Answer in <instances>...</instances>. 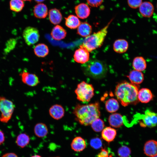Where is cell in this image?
<instances>
[{"label": "cell", "instance_id": "1", "mask_svg": "<svg viewBox=\"0 0 157 157\" xmlns=\"http://www.w3.org/2000/svg\"><path fill=\"white\" fill-rule=\"evenodd\" d=\"M72 113L75 117V120L81 125L84 126L91 125L94 120L100 116L99 103L96 102L88 104H77Z\"/></svg>", "mask_w": 157, "mask_h": 157}, {"label": "cell", "instance_id": "2", "mask_svg": "<svg viewBox=\"0 0 157 157\" xmlns=\"http://www.w3.org/2000/svg\"><path fill=\"white\" fill-rule=\"evenodd\" d=\"M139 85L123 81L116 86L115 94L118 100L124 106L136 105L139 102L138 93Z\"/></svg>", "mask_w": 157, "mask_h": 157}, {"label": "cell", "instance_id": "3", "mask_svg": "<svg viewBox=\"0 0 157 157\" xmlns=\"http://www.w3.org/2000/svg\"><path fill=\"white\" fill-rule=\"evenodd\" d=\"M84 74L95 79H100L106 76L108 67L104 62L97 59L89 60L82 66Z\"/></svg>", "mask_w": 157, "mask_h": 157}, {"label": "cell", "instance_id": "4", "mask_svg": "<svg viewBox=\"0 0 157 157\" xmlns=\"http://www.w3.org/2000/svg\"><path fill=\"white\" fill-rule=\"evenodd\" d=\"M113 19L100 31L85 38L82 45L89 52H92L102 45L108 33V28Z\"/></svg>", "mask_w": 157, "mask_h": 157}, {"label": "cell", "instance_id": "5", "mask_svg": "<svg viewBox=\"0 0 157 157\" xmlns=\"http://www.w3.org/2000/svg\"><path fill=\"white\" fill-rule=\"evenodd\" d=\"M94 92L92 85L84 81L78 84L74 90L77 99L83 102H89L94 95Z\"/></svg>", "mask_w": 157, "mask_h": 157}, {"label": "cell", "instance_id": "6", "mask_svg": "<svg viewBox=\"0 0 157 157\" xmlns=\"http://www.w3.org/2000/svg\"><path fill=\"white\" fill-rule=\"evenodd\" d=\"M14 108L11 101L0 96V121L3 123L8 122L11 117Z\"/></svg>", "mask_w": 157, "mask_h": 157}, {"label": "cell", "instance_id": "7", "mask_svg": "<svg viewBox=\"0 0 157 157\" xmlns=\"http://www.w3.org/2000/svg\"><path fill=\"white\" fill-rule=\"evenodd\" d=\"M22 35L25 42L28 46L36 43L38 42L40 38L38 30L31 26H28L24 29Z\"/></svg>", "mask_w": 157, "mask_h": 157}, {"label": "cell", "instance_id": "8", "mask_svg": "<svg viewBox=\"0 0 157 157\" xmlns=\"http://www.w3.org/2000/svg\"><path fill=\"white\" fill-rule=\"evenodd\" d=\"M142 121L140 123L142 127L153 128L157 125V114L149 110L145 111L142 116Z\"/></svg>", "mask_w": 157, "mask_h": 157}, {"label": "cell", "instance_id": "9", "mask_svg": "<svg viewBox=\"0 0 157 157\" xmlns=\"http://www.w3.org/2000/svg\"><path fill=\"white\" fill-rule=\"evenodd\" d=\"M89 52L81 44L80 46V48L76 50L74 52V60L78 63L82 64L85 63L89 60Z\"/></svg>", "mask_w": 157, "mask_h": 157}, {"label": "cell", "instance_id": "10", "mask_svg": "<svg viewBox=\"0 0 157 157\" xmlns=\"http://www.w3.org/2000/svg\"><path fill=\"white\" fill-rule=\"evenodd\" d=\"M20 75L22 82L29 86H35L40 83L38 77L34 74L24 71Z\"/></svg>", "mask_w": 157, "mask_h": 157}, {"label": "cell", "instance_id": "11", "mask_svg": "<svg viewBox=\"0 0 157 157\" xmlns=\"http://www.w3.org/2000/svg\"><path fill=\"white\" fill-rule=\"evenodd\" d=\"M49 113L52 118L55 120H58L64 116L65 109L61 105L55 104L52 105L49 108Z\"/></svg>", "mask_w": 157, "mask_h": 157}, {"label": "cell", "instance_id": "12", "mask_svg": "<svg viewBox=\"0 0 157 157\" xmlns=\"http://www.w3.org/2000/svg\"><path fill=\"white\" fill-rule=\"evenodd\" d=\"M144 153L149 157L157 155V141L154 140H150L146 142L144 147Z\"/></svg>", "mask_w": 157, "mask_h": 157}, {"label": "cell", "instance_id": "13", "mask_svg": "<svg viewBox=\"0 0 157 157\" xmlns=\"http://www.w3.org/2000/svg\"><path fill=\"white\" fill-rule=\"evenodd\" d=\"M153 98L154 95L149 89L143 88L138 91V99L139 101L142 103H148L152 100Z\"/></svg>", "mask_w": 157, "mask_h": 157}, {"label": "cell", "instance_id": "14", "mask_svg": "<svg viewBox=\"0 0 157 157\" xmlns=\"http://www.w3.org/2000/svg\"><path fill=\"white\" fill-rule=\"evenodd\" d=\"M139 8L140 13L144 17H150L154 12V7L153 4L149 1L142 2Z\"/></svg>", "mask_w": 157, "mask_h": 157}, {"label": "cell", "instance_id": "15", "mask_svg": "<svg viewBox=\"0 0 157 157\" xmlns=\"http://www.w3.org/2000/svg\"><path fill=\"white\" fill-rule=\"evenodd\" d=\"M75 11L77 17L81 19L87 18L90 11L89 6L84 3H81L75 6Z\"/></svg>", "mask_w": 157, "mask_h": 157}, {"label": "cell", "instance_id": "16", "mask_svg": "<svg viewBox=\"0 0 157 157\" xmlns=\"http://www.w3.org/2000/svg\"><path fill=\"white\" fill-rule=\"evenodd\" d=\"M71 146L72 149L76 152H81L86 147V144L85 140L82 137L78 136L72 140Z\"/></svg>", "mask_w": 157, "mask_h": 157}, {"label": "cell", "instance_id": "17", "mask_svg": "<svg viewBox=\"0 0 157 157\" xmlns=\"http://www.w3.org/2000/svg\"><path fill=\"white\" fill-rule=\"evenodd\" d=\"M117 135L116 130L110 127L104 128L101 133L102 139L108 143L113 141Z\"/></svg>", "mask_w": 157, "mask_h": 157}, {"label": "cell", "instance_id": "18", "mask_svg": "<svg viewBox=\"0 0 157 157\" xmlns=\"http://www.w3.org/2000/svg\"><path fill=\"white\" fill-rule=\"evenodd\" d=\"M108 122L110 125L113 127L118 128L123 124V117L119 113H113L109 116Z\"/></svg>", "mask_w": 157, "mask_h": 157}, {"label": "cell", "instance_id": "19", "mask_svg": "<svg viewBox=\"0 0 157 157\" xmlns=\"http://www.w3.org/2000/svg\"><path fill=\"white\" fill-rule=\"evenodd\" d=\"M131 83L136 85L142 83L144 80V75L141 71L134 70L131 71L127 76Z\"/></svg>", "mask_w": 157, "mask_h": 157}, {"label": "cell", "instance_id": "20", "mask_svg": "<svg viewBox=\"0 0 157 157\" xmlns=\"http://www.w3.org/2000/svg\"><path fill=\"white\" fill-rule=\"evenodd\" d=\"M67 32L61 26L57 25L52 29L51 35L54 40H60L64 39L66 36Z\"/></svg>", "mask_w": 157, "mask_h": 157}, {"label": "cell", "instance_id": "21", "mask_svg": "<svg viewBox=\"0 0 157 157\" xmlns=\"http://www.w3.org/2000/svg\"><path fill=\"white\" fill-rule=\"evenodd\" d=\"M33 13L35 17L37 18H45L48 14L47 8L45 4L39 3L35 6Z\"/></svg>", "mask_w": 157, "mask_h": 157}, {"label": "cell", "instance_id": "22", "mask_svg": "<svg viewBox=\"0 0 157 157\" xmlns=\"http://www.w3.org/2000/svg\"><path fill=\"white\" fill-rule=\"evenodd\" d=\"M129 44L127 41L124 39H119L115 41L113 45L114 51L118 53H123L126 51Z\"/></svg>", "mask_w": 157, "mask_h": 157}, {"label": "cell", "instance_id": "23", "mask_svg": "<svg viewBox=\"0 0 157 157\" xmlns=\"http://www.w3.org/2000/svg\"><path fill=\"white\" fill-rule=\"evenodd\" d=\"M34 133L35 135L40 138L45 137L48 133V129L46 125L43 123L36 124L34 127Z\"/></svg>", "mask_w": 157, "mask_h": 157}, {"label": "cell", "instance_id": "24", "mask_svg": "<svg viewBox=\"0 0 157 157\" xmlns=\"http://www.w3.org/2000/svg\"><path fill=\"white\" fill-rule=\"evenodd\" d=\"M92 27L88 23L84 22L81 23L77 28V33L83 37H87L90 35Z\"/></svg>", "mask_w": 157, "mask_h": 157}, {"label": "cell", "instance_id": "25", "mask_svg": "<svg viewBox=\"0 0 157 157\" xmlns=\"http://www.w3.org/2000/svg\"><path fill=\"white\" fill-rule=\"evenodd\" d=\"M49 20L52 24H58L61 21L62 16L59 10L56 8L51 9L49 10Z\"/></svg>", "mask_w": 157, "mask_h": 157}, {"label": "cell", "instance_id": "26", "mask_svg": "<svg viewBox=\"0 0 157 157\" xmlns=\"http://www.w3.org/2000/svg\"><path fill=\"white\" fill-rule=\"evenodd\" d=\"M132 65L135 70L141 72L145 70L147 67L146 61L141 56L135 57L133 60Z\"/></svg>", "mask_w": 157, "mask_h": 157}, {"label": "cell", "instance_id": "27", "mask_svg": "<svg viewBox=\"0 0 157 157\" xmlns=\"http://www.w3.org/2000/svg\"><path fill=\"white\" fill-rule=\"evenodd\" d=\"M65 19V25L72 29L77 28L81 23L78 18L73 15H70Z\"/></svg>", "mask_w": 157, "mask_h": 157}, {"label": "cell", "instance_id": "28", "mask_svg": "<svg viewBox=\"0 0 157 157\" xmlns=\"http://www.w3.org/2000/svg\"><path fill=\"white\" fill-rule=\"evenodd\" d=\"M105 107L107 112L113 113L117 111L118 110L119 104L118 101L116 99L111 98L106 101Z\"/></svg>", "mask_w": 157, "mask_h": 157}, {"label": "cell", "instance_id": "29", "mask_svg": "<svg viewBox=\"0 0 157 157\" xmlns=\"http://www.w3.org/2000/svg\"><path fill=\"white\" fill-rule=\"evenodd\" d=\"M34 51L37 56L39 57H44L48 54L49 49L46 45L43 43H40L35 46Z\"/></svg>", "mask_w": 157, "mask_h": 157}, {"label": "cell", "instance_id": "30", "mask_svg": "<svg viewBox=\"0 0 157 157\" xmlns=\"http://www.w3.org/2000/svg\"><path fill=\"white\" fill-rule=\"evenodd\" d=\"M30 139L29 136L25 133H22L17 136L16 143L19 147L23 148L29 143Z\"/></svg>", "mask_w": 157, "mask_h": 157}, {"label": "cell", "instance_id": "31", "mask_svg": "<svg viewBox=\"0 0 157 157\" xmlns=\"http://www.w3.org/2000/svg\"><path fill=\"white\" fill-rule=\"evenodd\" d=\"M23 1L22 0H10V9L16 12L21 11L24 6Z\"/></svg>", "mask_w": 157, "mask_h": 157}, {"label": "cell", "instance_id": "32", "mask_svg": "<svg viewBox=\"0 0 157 157\" xmlns=\"http://www.w3.org/2000/svg\"><path fill=\"white\" fill-rule=\"evenodd\" d=\"M93 130L96 132H100L102 131L105 127L103 121L99 118L94 120L91 124Z\"/></svg>", "mask_w": 157, "mask_h": 157}, {"label": "cell", "instance_id": "33", "mask_svg": "<svg viewBox=\"0 0 157 157\" xmlns=\"http://www.w3.org/2000/svg\"><path fill=\"white\" fill-rule=\"evenodd\" d=\"M131 154L130 148L126 145L121 146L117 150V154L119 157H130Z\"/></svg>", "mask_w": 157, "mask_h": 157}, {"label": "cell", "instance_id": "34", "mask_svg": "<svg viewBox=\"0 0 157 157\" xmlns=\"http://www.w3.org/2000/svg\"><path fill=\"white\" fill-rule=\"evenodd\" d=\"M17 42L15 38H11L7 40L4 49L5 53H8L13 50L15 48Z\"/></svg>", "mask_w": 157, "mask_h": 157}, {"label": "cell", "instance_id": "35", "mask_svg": "<svg viewBox=\"0 0 157 157\" xmlns=\"http://www.w3.org/2000/svg\"><path fill=\"white\" fill-rule=\"evenodd\" d=\"M90 144L91 147L95 149H99L102 147V142L101 140L98 137L92 139L90 141Z\"/></svg>", "mask_w": 157, "mask_h": 157}, {"label": "cell", "instance_id": "36", "mask_svg": "<svg viewBox=\"0 0 157 157\" xmlns=\"http://www.w3.org/2000/svg\"><path fill=\"white\" fill-rule=\"evenodd\" d=\"M142 3V0H128L129 6L132 8L139 7Z\"/></svg>", "mask_w": 157, "mask_h": 157}, {"label": "cell", "instance_id": "37", "mask_svg": "<svg viewBox=\"0 0 157 157\" xmlns=\"http://www.w3.org/2000/svg\"><path fill=\"white\" fill-rule=\"evenodd\" d=\"M112 154L109 153V151L105 148H102L100 151L97 155V157H113Z\"/></svg>", "mask_w": 157, "mask_h": 157}, {"label": "cell", "instance_id": "38", "mask_svg": "<svg viewBox=\"0 0 157 157\" xmlns=\"http://www.w3.org/2000/svg\"><path fill=\"white\" fill-rule=\"evenodd\" d=\"M103 0H87L88 4L93 7H97L103 2Z\"/></svg>", "mask_w": 157, "mask_h": 157}, {"label": "cell", "instance_id": "39", "mask_svg": "<svg viewBox=\"0 0 157 157\" xmlns=\"http://www.w3.org/2000/svg\"><path fill=\"white\" fill-rule=\"evenodd\" d=\"M5 137L3 132L0 130V145L2 144L4 142Z\"/></svg>", "mask_w": 157, "mask_h": 157}, {"label": "cell", "instance_id": "40", "mask_svg": "<svg viewBox=\"0 0 157 157\" xmlns=\"http://www.w3.org/2000/svg\"><path fill=\"white\" fill-rule=\"evenodd\" d=\"M2 157H18L15 153H7L4 154Z\"/></svg>", "mask_w": 157, "mask_h": 157}, {"label": "cell", "instance_id": "41", "mask_svg": "<svg viewBox=\"0 0 157 157\" xmlns=\"http://www.w3.org/2000/svg\"><path fill=\"white\" fill-rule=\"evenodd\" d=\"M36 2L38 3H40L42 2H43L45 0H34Z\"/></svg>", "mask_w": 157, "mask_h": 157}, {"label": "cell", "instance_id": "42", "mask_svg": "<svg viewBox=\"0 0 157 157\" xmlns=\"http://www.w3.org/2000/svg\"><path fill=\"white\" fill-rule=\"evenodd\" d=\"M31 157H42L38 155H34Z\"/></svg>", "mask_w": 157, "mask_h": 157}, {"label": "cell", "instance_id": "43", "mask_svg": "<svg viewBox=\"0 0 157 157\" xmlns=\"http://www.w3.org/2000/svg\"><path fill=\"white\" fill-rule=\"evenodd\" d=\"M23 1H31L32 0H22Z\"/></svg>", "mask_w": 157, "mask_h": 157}, {"label": "cell", "instance_id": "44", "mask_svg": "<svg viewBox=\"0 0 157 157\" xmlns=\"http://www.w3.org/2000/svg\"><path fill=\"white\" fill-rule=\"evenodd\" d=\"M152 157H157V155Z\"/></svg>", "mask_w": 157, "mask_h": 157}, {"label": "cell", "instance_id": "45", "mask_svg": "<svg viewBox=\"0 0 157 157\" xmlns=\"http://www.w3.org/2000/svg\"><path fill=\"white\" fill-rule=\"evenodd\" d=\"M59 157L57 156V157Z\"/></svg>", "mask_w": 157, "mask_h": 157}, {"label": "cell", "instance_id": "46", "mask_svg": "<svg viewBox=\"0 0 157 157\" xmlns=\"http://www.w3.org/2000/svg\"></svg>", "mask_w": 157, "mask_h": 157}, {"label": "cell", "instance_id": "47", "mask_svg": "<svg viewBox=\"0 0 157 157\" xmlns=\"http://www.w3.org/2000/svg\"></svg>", "mask_w": 157, "mask_h": 157}]
</instances>
